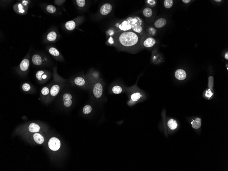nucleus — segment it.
Returning <instances> with one entry per match:
<instances>
[{
    "mask_svg": "<svg viewBox=\"0 0 228 171\" xmlns=\"http://www.w3.org/2000/svg\"><path fill=\"white\" fill-rule=\"evenodd\" d=\"M109 33V34L110 35H112L113 34V31L112 30H109V33Z\"/></svg>",
    "mask_w": 228,
    "mask_h": 171,
    "instance_id": "38",
    "label": "nucleus"
},
{
    "mask_svg": "<svg viewBox=\"0 0 228 171\" xmlns=\"http://www.w3.org/2000/svg\"><path fill=\"white\" fill-rule=\"evenodd\" d=\"M16 5L17 7L16 8L17 9L16 10L17 11L21 14H23L25 12V8L24 7V5L23 4H21V3H18V4H16Z\"/></svg>",
    "mask_w": 228,
    "mask_h": 171,
    "instance_id": "27",
    "label": "nucleus"
},
{
    "mask_svg": "<svg viewBox=\"0 0 228 171\" xmlns=\"http://www.w3.org/2000/svg\"><path fill=\"white\" fill-rule=\"evenodd\" d=\"M112 5L109 3L104 4L100 9V12L102 15H107L109 14L112 10Z\"/></svg>",
    "mask_w": 228,
    "mask_h": 171,
    "instance_id": "7",
    "label": "nucleus"
},
{
    "mask_svg": "<svg viewBox=\"0 0 228 171\" xmlns=\"http://www.w3.org/2000/svg\"><path fill=\"white\" fill-rule=\"evenodd\" d=\"M72 83L75 86L83 88H89L91 87V84L88 79L83 77H75Z\"/></svg>",
    "mask_w": 228,
    "mask_h": 171,
    "instance_id": "4",
    "label": "nucleus"
},
{
    "mask_svg": "<svg viewBox=\"0 0 228 171\" xmlns=\"http://www.w3.org/2000/svg\"><path fill=\"white\" fill-rule=\"evenodd\" d=\"M141 35L134 31H125L118 34L115 37L116 43L125 49H133L140 45Z\"/></svg>",
    "mask_w": 228,
    "mask_h": 171,
    "instance_id": "1",
    "label": "nucleus"
},
{
    "mask_svg": "<svg viewBox=\"0 0 228 171\" xmlns=\"http://www.w3.org/2000/svg\"><path fill=\"white\" fill-rule=\"evenodd\" d=\"M153 14L152 10L149 8H146L143 11V14L145 17H151Z\"/></svg>",
    "mask_w": 228,
    "mask_h": 171,
    "instance_id": "23",
    "label": "nucleus"
},
{
    "mask_svg": "<svg viewBox=\"0 0 228 171\" xmlns=\"http://www.w3.org/2000/svg\"><path fill=\"white\" fill-rule=\"evenodd\" d=\"M112 91L115 94H120L122 91V88L119 85H115L112 87Z\"/></svg>",
    "mask_w": 228,
    "mask_h": 171,
    "instance_id": "24",
    "label": "nucleus"
},
{
    "mask_svg": "<svg viewBox=\"0 0 228 171\" xmlns=\"http://www.w3.org/2000/svg\"><path fill=\"white\" fill-rule=\"evenodd\" d=\"M215 1H216V2H221L222 1H221V0H215Z\"/></svg>",
    "mask_w": 228,
    "mask_h": 171,
    "instance_id": "41",
    "label": "nucleus"
},
{
    "mask_svg": "<svg viewBox=\"0 0 228 171\" xmlns=\"http://www.w3.org/2000/svg\"><path fill=\"white\" fill-rule=\"evenodd\" d=\"M92 89V91L94 96L96 98H100L103 94V86L100 82L97 81L94 82L91 84V87Z\"/></svg>",
    "mask_w": 228,
    "mask_h": 171,
    "instance_id": "5",
    "label": "nucleus"
},
{
    "mask_svg": "<svg viewBox=\"0 0 228 171\" xmlns=\"http://www.w3.org/2000/svg\"><path fill=\"white\" fill-rule=\"evenodd\" d=\"M92 107L90 105H86L84 107L83 109V113L85 115L90 113L92 111Z\"/></svg>",
    "mask_w": 228,
    "mask_h": 171,
    "instance_id": "26",
    "label": "nucleus"
},
{
    "mask_svg": "<svg viewBox=\"0 0 228 171\" xmlns=\"http://www.w3.org/2000/svg\"><path fill=\"white\" fill-rule=\"evenodd\" d=\"M166 23L167 21L165 18H160L156 21L154 23V26L156 28H161L165 26Z\"/></svg>",
    "mask_w": 228,
    "mask_h": 171,
    "instance_id": "14",
    "label": "nucleus"
},
{
    "mask_svg": "<svg viewBox=\"0 0 228 171\" xmlns=\"http://www.w3.org/2000/svg\"><path fill=\"white\" fill-rule=\"evenodd\" d=\"M175 76L177 79L183 80L187 77V73L184 70L179 69L176 70L175 73Z\"/></svg>",
    "mask_w": 228,
    "mask_h": 171,
    "instance_id": "10",
    "label": "nucleus"
},
{
    "mask_svg": "<svg viewBox=\"0 0 228 171\" xmlns=\"http://www.w3.org/2000/svg\"><path fill=\"white\" fill-rule=\"evenodd\" d=\"M22 4L23 5H24V6H26V5H27V4H28V2L26 1H23Z\"/></svg>",
    "mask_w": 228,
    "mask_h": 171,
    "instance_id": "37",
    "label": "nucleus"
},
{
    "mask_svg": "<svg viewBox=\"0 0 228 171\" xmlns=\"http://www.w3.org/2000/svg\"><path fill=\"white\" fill-rule=\"evenodd\" d=\"M65 26L66 28L68 30L72 31L75 28L76 24L74 21H69L66 23Z\"/></svg>",
    "mask_w": 228,
    "mask_h": 171,
    "instance_id": "18",
    "label": "nucleus"
},
{
    "mask_svg": "<svg viewBox=\"0 0 228 171\" xmlns=\"http://www.w3.org/2000/svg\"><path fill=\"white\" fill-rule=\"evenodd\" d=\"M141 97V94L140 93H136L131 95V98L133 101L136 102Z\"/></svg>",
    "mask_w": 228,
    "mask_h": 171,
    "instance_id": "29",
    "label": "nucleus"
},
{
    "mask_svg": "<svg viewBox=\"0 0 228 171\" xmlns=\"http://www.w3.org/2000/svg\"><path fill=\"white\" fill-rule=\"evenodd\" d=\"M33 63L36 66L41 65L42 62V58L41 56L36 54L34 55L32 58Z\"/></svg>",
    "mask_w": 228,
    "mask_h": 171,
    "instance_id": "12",
    "label": "nucleus"
},
{
    "mask_svg": "<svg viewBox=\"0 0 228 171\" xmlns=\"http://www.w3.org/2000/svg\"><path fill=\"white\" fill-rule=\"evenodd\" d=\"M225 59H227V60H228V53H227L225 55Z\"/></svg>",
    "mask_w": 228,
    "mask_h": 171,
    "instance_id": "40",
    "label": "nucleus"
},
{
    "mask_svg": "<svg viewBox=\"0 0 228 171\" xmlns=\"http://www.w3.org/2000/svg\"><path fill=\"white\" fill-rule=\"evenodd\" d=\"M46 10L50 14H53L56 11V9L53 5H48L47 7Z\"/></svg>",
    "mask_w": 228,
    "mask_h": 171,
    "instance_id": "28",
    "label": "nucleus"
},
{
    "mask_svg": "<svg viewBox=\"0 0 228 171\" xmlns=\"http://www.w3.org/2000/svg\"><path fill=\"white\" fill-rule=\"evenodd\" d=\"M183 2L185 3H188L190 2V0H182Z\"/></svg>",
    "mask_w": 228,
    "mask_h": 171,
    "instance_id": "39",
    "label": "nucleus"
},
{
    "mask_svg": "<svg viewBox=\"0 0 228 171\" xmlns=\"http://www.w3.org/2000/svg\"><path fill=\"white\" fill-rule=\"evenodd\" d=\"M208 87L210 89L212 88L213 85V77L212 76L209 77V83Z\"/></svg>",
    "mask_w": 228,
    "mask_h": 171,
    "instance_id": "33",
    "label": "nucleus"
},
{
    "mask_svg": "<svg viewBox=\"0 0 228 171\" xmlns=\"http://www.w3.org/2000/svg\"><path fill=\"white\" fill-rule=\"evenodd\" d=\"M50 86H46L43 87L41 90V94L44 96H47L50 94Z\"/></svg>",
    "mask_w": 228,
    "mask_h": 171,
    "instance_id": "25",
    "label": "nucleus"
},
{
    "mask_svg": "<svg viewBox=\"0 0 228 171\" xmlns=\"http://www.w3.org/2000/svg\"><path fill=\"white\" fill-rule=\"evenodd\" d=\"M29 60L27 59H23L20 65V70L23 72H26L28 69L29 66Z\"/></svg>",
    "mask_w": 228,
    "mask_h": 171,
    "instance_id": "11",
    "label": "nucleus"
},
{
    "mask_svg": "<svg viewBox=\"0 0 228 171\" xmlns=\"http://www.w3.org/2000/svg\"><path fill=\"white\" fill-rule=\"evenodd\" d=\"M77 4L80 7H83L85 6V0H76Z\"/></svg>",
    "mask_w": 228,
    "mask_h": 171,
    "instance_id": "32",
    "label": "nucleus"
},
{
    "mask_svg": "<svg viewBox=\"0 0 228 171\" xmlns=\"http://www.w3.org/2000/svg\"><path fill=\"white\" fill-rule=\"evenodd\" d=\"M22 89L24 91L28 92L31 88V86L28 83H24L22 85Z\"/></svg>",
    "mask_w": 228,
    "mask_h": 171,
    "instance_id": "31",
    "label": "nucleus"
},
{
    "mask_svg": "<svg viewBox=\"0 0 228 171\" xmlns=\"http://www.w3.org/2000/svg\"><path fill=\"white\" fill-rule=\"evenodd\" d=\"M48 145L49 148L53 151L58 150L61 147L60 140L55 137L51 138L49 140Z\"/></svg>",
    "mask_w": 228,
    "mask_h": 171,
    "instance_id": "6",
    "label": "nucleus"
},
{
    "mask_svg": "<svg viewBox=\"0 0 228 171\" xmlns=\"http://www.w3.org/2000/svg\"><path fill=\"white\" fill-rule=\"evenodd\" d=\"M156 43L155 39L152 37L147 38L143 42V45L147 48H150L153 47Z\"/></svg>",
    "mask_w": 228,
    "mask_h": 171,
    "instance_id": "13",
    "label": "nucleus"
},
{
    "mask_svg": "<svg viewBox=\"0 0 228 171\" xmlns=\"http://www.w3.org/2000/svg\"><path fill=\"white\" fill-rule=\"evenodd\" d=\"M173 0H165L164 1V5L166 8H170L173 6Z\"/></svg>",
    "mask_w": 228,
    "mask_h": 171,
    "instance_id": "30",
    "label": "nucleus"
},
{
    "mask_svg": "<svg viewBox=\"0 0 228 171\" xmlns=\"http://www.w3.org/2000/svg\"><path fill=\"white\" fill-rule=\"evenodd\" d=\"M108 42H109V43H110V44H113L114 43V40L113 38L111 37L110 38L108 39Z\"/></svg>",
    "mask_w": 228,
    "mask_h": 171,
    "instance_id": "35",
    "label": "nucleus"
},
{
    "mask_svg": "<svg viewBox=\"0 0 228 171\" xmlns=\"http://www.w3.org/2000/svg\"><path fill=\"white\" fill-rule=\"evenodd\" d=\"M191 124L194 129H198L201 126V119L199 118H196L192 121Z\"/></svg>",
    "mask_w": 228,
    "mask_h": 171,
    "instance_id": "15",
    "label": "nucleus"
},
{
    "mask_svg": "<svg viewBox=\"0 0 228 171\" xmlns=\"http://www.w3.org/2000/svg\"><path fill=\"white\" fill-rule=\"evenodd\" d=\"M40 128V127L36 124L32 123L29 125L28 129L30 132H39Z\"/></svg>",
    "mask_w": 228,
    "mask_h": 171,
    "instance_id": "19",
    "label": "nucleus"
},
{
    "mask_svg": "<svg viewBox=\"0 0 228 171\" xmlns=\"http://www.w3.org/2000/svg\"><path fill=\"white\" fill-rule=\"evenodd\" d=\"M36 78L38 81L43 82L48 78V75L45 71H39L37 72L36 74Z\"/></svg>",
    "mask_w": 228,
    "mask_h": 171,
    "instance_id": "9",
    "label": "nucleus"
},
{
    "mask_svg": "<svg viewBox=\"0 0 228 171\" xmlns=\"http://www.w3.org/2000/svg\"><path fill=\"white\" fill-rule=\"evenodd\" d=\"M64 104L65 107H69L72 105V96L71 94L66 93L64 94L62 96Z\"/></svg>",
    "mask_w": 228,
    "mask_h": 171,
    "instance_id": "8",
    "label": "nucleus"
},
{
    "mask_svg": "<svg viewBox=\"0 0 228 171\" xmlns=\"http://www.w3.org/2000/svg\"><path fill=\"white\" fill-rule=\"evenodd\" d=\"M167 124L169 128L172 130H175L178 126L176 121L173 119H169L168 122Z\"/></svg>",
    "mask_w": 228,
    "mask_h": 171,
    "instance_id": "20",
    "label": "nucleus"
},
{
    "mask_svg": "<svg viewBox=\"0 0 228 171\" xmlns=\"http://www.w3.org/2000/svg\"><path fill=\"white\" fill-rule=\"evenodd\" d=\"M54 83L50 87V95L51 97H55L60 91L64 85V82L62 79L56 78Z\"/></svg>",
    "mask_w": 228,
    "mask_h": 171,
    "instance_id": "3",
    "label": "nucleus"
},
{
    "mask_svg": "<svg viewBox=\"0 0 228 171\" xmlns=\"http://www.w3.org/2000/svg\"><path fill=\"white\" fill-rule=\"evenodd\" d=\"M213 93L210 89L207 90L205 93V96L208 98H210L212 96Z\"/></svg>",
    "mask_w": 228,
    "mask_h": 171,
    "instance_id": "34",
    "label": "nucleus"
},
{
    "mask_svg": "<svg viewBox=\"0 0 228 171\" xmlns=\"http://www.w3.org/2000/svg\"><path fill=\"white\" fill-rule=\"evenodd\" d=\"M57 37L56 33L54 31H51L47 35V38L49 41H54L56 39Z\"/></svg>",
    "mask_w": 228,
    "mask_h": 171,
    "instance_id": "21",
    "label": "nucleus"
},
{
    "mask_svg": "<svg viewBox=\"0 0 228 171\" xmlns=\"http://www.w3.org/2000/svg\"><path fill=\"white\" fill-rule=\"evenodd\" d=\"M126 21L130 25L131 29L138 33H140L143 30L141 26V20L138 17H129L127 18Z\"/></svg>",
    "mask_w": 228,
    "mask_h": 171,
    "instance_id": "2",
    "label": "nucleus"
},
{
    "mask_svg": "<svg viewBox=\"0 0 228 171\" xmlns=\"http://www.w3.org/2000/svg\"><path fill=\"white\" fill-rule=\"evenodd\" d=\"M33 137L35 141L38 144H42L44 141V139L43 137L40 134H35L34 135Z\"/></svg>",
    "mask_w": 228,
    "mask_h": 171,
    "instance_id": "16",
    "label": "nucleus"
},
{
    "mask_svg": "<svg viewBox=\"0 0 228 171\" xmlns=\"http://www.w3.org/2000/svg\"><path fill=\"white\" fill-rule=\"evenodd\" d=\"M119 28L121 30L126 31L131 29L130 25L126 21H124L121 24L119 25Z\"/></svg>",
    "mask_w": 228,
    "mask_h": 171,
    "instance_id": "17",
    "label": "nucleus"
},
{
    "mask_svg": "<svg viewBox=\"0 0 228 171\" xmlns=\"http://www.w3.org/2000/svg\"><path fill=\"white\" fill-rule=\"evenodd\" d=\"M49 52L50 54L55 57H59L60 56V52L56 48L54 47H51L49 48Z\"/></svg>",
    "mask_w": 228,
    "mask_h": 171,
    "instance_id": "22",
    "label": "nucleus"
},
{
    "mask_svg": "<svg viewBox=\"0 0 228 171\" xmlns=\"http://www.w3.org/2000/svg\"><path fill=\"white\" fill-rule=\"evenodd\" d=\"M147 2H148L149 4H150V5H154L155 4V1H151V0H150V1H147Z\"/></svg>",
    "mask_w": 228,
    "mask_h": 171,
    "instance_id": "36",
    "label": "nucleus"
}]
</instances>
